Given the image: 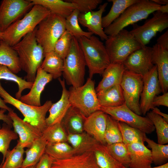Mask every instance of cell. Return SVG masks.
I'll use <instances>...</instances> for the list:
<instances>
[{
  "label": "cell",
  "mask_w": 168,
  "mask_h": 168,
  "mask_svg": "<svg viewBox=\"0 0 168 168\" xmlns=\"http://www.w3.org/2000/svg\"><path fill=\"white\" fill-rule=\"evenodd\" d=\"M12 47L18 55L21 69L26 73V81L34 82L44 58L43 49L36 40L35 30Z\"/></svg>",
  "instance_id": "cell-1"
},
{
  "label": "cell",
  "mask_w": 168,
  "mask_h": 168,
  "mask_svg": "<svg viewBox=\"0 0 168 168\" xmlns=\"http://www.w3.org/2000/svg\"><path fill=\"white\" fill-rule=\"evenodd\" d=\"M51 13L45 7L34 5L24 16L2 32V40L12 47L27 34L34 31L39 23Z\"/></svg>",
  "instance_id": "cell-2"
},
{
  "label": "cell",
  "mask_w": 168,
  "mask_h": 168,
  "mask_svg": "<svg viewBox=\"0 0 168 168\" xmlns=\"http://www.w3.org/2000/svg\"><path fill=\"white\" fill-rule=\"evenodd\" d=\"M77 39L88 69L89 77L92 78L96 74H102L110 63L105 45L93 35L89 38L84 36Z\"/></svg>",
  "instance_id": "cell-3"
},
{
  "label": "cell",
  "mask_w": 168,
  "mask_h": 168,
  "mask_svg": "<svg viewBox=\"0 0 168 168\" xmlns=\"http://www.w3.org/2000/svg\"><path fill=\"white\" fill-rule=\"evenodd\" d=\"M160 5L152 0H139L128 7L124 12L104 31L108 36L116 35L125 27L146 19L151 13L158 10Z\"/></svg>",
  "instance_id": "cell-4"
},
{
  "label": "cell",
  "mask_w": 168,
  "mask_h": 168,
  "mask_svg": "<svg viewBox=\"0 0 168 168\" xmlns=\"http://www.w3.org/2000/svg\"><path fill=\"white\" fill-rule=\"evenodd\" d=\"M86 66L78 39L73 36L69 50L63 60L62 75L67 84L74 87L83 85L85 81Z\"/></svg>",
  "instance_id": "cell-5"
},
{
  "label": "cell",
  "mask_w": 168,
  "mask_h": 168,
  "mask_svg": "<svg viewBox=\"0 0 168 168\" xmlns=\"http://www.w3.org/2000/svg\"><path fill=\"white\" fill-rule=\"evenodd\" d=\"M65 21V18L50 13L35 29L36 40L43 48L44 55L54 51L56 42L66 30Z\"/></svg>",
  "instance_id": "cell-6"
},
{
  "label": "cell",
  "mask_w": 168,
  "mask_h": 168,
  "mask_svg": "<svg viewBox=\"0 0 168 168\" xmlns=\"http://www.w3.org/2000/svg\"><path fill=\"white\" fill-rule=\"evenodd\" d=\"M0 96L6 103L9 104L17 109L24 117L23 120L32 125L40 132H42L47 127L46 116L53 104L47 100L40 106H35L25 104L14 98L2 87L0 82Z\"/></svg>",
  "instance_id": "cell-7"
},
{
  "label": "cell",
  "mask_w": 168,
  "mask_h": 168,
  "mask_svg": "<svg viewBox=\"0 0 168 168\" xmlns=\"http://www.w3.org/2000/svg\"><path fill=\"white\" fill-rule=\"evenodd\" d=\"M105 46L110 63H123L130 54L142 46L130 31L124 29L115 35L108 36Z\"/></svg>",
  "instance_id": "cell-8"
},
{
  "label": "cell",
  "mask_w": 168,
  "mask_h": 168,
  "mask_svg": "<svg viewBox=\"0 0 168 168\" xmlns=\"http://www.w3.org/2000/svg\"><path fill=\"white\" fill-rule=\"evenodd\" d=\"M95 87L94 81L88 77L82 86L77 87L71 86L69 90L71 106L77 109L86 117L100 110L101 106Z\"/></svg>",
  "instance_id": "cell-9"
},
{
  "label": "cell",
  "mask_w": 168,
  "mask_h": 168,
  "mask_svg": "<svg viewBox=\"0 0 168 168\" xmlns=\"http://www.w3.org/2000/svg\"><path fill=\"white\" fill-rule=\"evenodd\" d=\"M120 85L126 105L136 114L141 115L140 99L143 86V76L126 69Z\"/></svg>",
  "instance_id": "cell-10"
},
{
  "label": "cell",
  "mask_w": 168,
  "mask_h": 168,
  "mask_svg": "<svg viewBox=\"0 0 168 168\" xmlns=\"http://www.w3.org/2000/svg\"><path fill=\"white\" fill-rule=\"evenodd\" d=\"M100 110L115 120L137 128L146 134H150L155 129L153 124L148 118L136 114L130 110L125 103L115 107L101 106Z\"/></svg>",
  "instance_id": "cell-11"
},
{
  "label": "cell",
  "mask_w": 168,
  "mask_h": 168,
  "mask_svg": "<svg viewBox=\"0 0 168 168\" xmlns=\"http://www.w3.org/2000/svg\"><path fill=\"white\" fill-rule=\"evenodd\" d=\"M152 13L153 16L147 19L143 25L135 26L130 31L142 46L146 45L158 32L168 27V14L158 10Z\"/></svg>",
  "instance_id": "cell-12"
},
{
  "label": "cell",
  "mask_w": 168,
  "mask_h": 168,
  "mask_svg": "<svg viewBox=\"0 0 168 168\" xmlns=\"http://www.w3.org/2000/svg\"><path fill=\"white\" fill-rule=\"evenodd\" d=\"M30 0H3L0 3V29L3 32L21 19L34 6Z\"/></svg>",
  "instance_id": "cell-13"
},
{
  "label": "cell",
  "mask_w": 168,
  "mask_h": 168,
  "mask_svg": "<svg viewBox=\"0 0 168 168\" xmlns=\"http://www.w3.org/2000/svg\"><path fill=\"white\" fill-rule=\"evenodd\" d=\"M161 92L158 80L157 67L154 65L143 76V86L140 100L142 114L144 115L152 109V101L154 97Z\"/></svg>",
  "instance_id": "cell-14"
},
{
  "label": "cell",
  "mask_w": 168,
  "mask_h": 168,
  "mask_svg": "<svg viewBox=\"0 0 168 168\" xmlns=\"http://www.w3.org/2000/svg\"><path fill=\"white\" fill-rule=\"evenodd\" d=\"M152 52V48L146 45L133 52L123 63L126 69L143 76L154 65Z\"/></svg>",
  "instance_id": "cell-15"
},
{
  "label": "cell",
  "mask_w": 168,
  "mask_h": 168,
  "mask_svg": "<svg viewBox=\"0 0 168 168\" xmlns=\"http://www.w3.org/2000/svg\"><path fill=\"white\" fill-rule=\"evenodd\" d=\"M7 114L12 120L14 131L19 137L17 145L24 148H29L34 142L42 136V132L21 119L13 110Z\"/></svg>",
  "instance_id": "cell-16"
},
{
  "label": "cell",
  "mask_w": 168,
  "mask_h": 168,
  "mask_svg": "<svg viewBox=\"0 0 168 168\" xmlns=\"http://www.w3.org/2000/svg\"><path fill=\"white\" fill-rule=\"evenodd\" d=\"M108 3L105 2L100 5L98 10L80 13L78 16L79 23L87 27L89 32L98 36L102 40H106L108 38L102 26V15Z\"/></svg>",
  "instance_id": "cell-17"
},
{
  "label": "cell",
  "mask_w": 168,
  "mask_h": 168,
  "mask_svg": "<svg viewBox=\"0 0 168 168\" xmlns=\"http://www.w3.org/2000/svg\"><path fill=\"white\" fill-rule=\"evenodd\" d=\"M108 114L101 110L97 111L86 117L83 130L100 143L106 145L104 138Z\"/></svg>",
  "instance_id": "cell-18"
},
{
  "label": "cell",
  "mask_w": 168,
  "mask_h": 168,
  "mask_svg": "<svg viewBox=\"0 0 168 168\" xmlns=\"http://www.w3.org/2000/svg\"><path fill=\"white\" fill-rule=\"evenodd\" d=\"M53 79L52 75L44 71L40 67L37 70L35 80L30 92L27 94L22 96L19 100L30 105L41 106V94L45 86Z\"/></svg>",
  "instance_id": "cell-19"
},
{
  "label": "cell",
  "mask_w": 168,
  "mask_h": 168,
  "mask_svg": "<svg viewBox=\"0 0 168 168\" xmlns=\"http://www.w3.org/2000/svg\"><path fill=\"white\" fill-rule=\"evenodd\" d=\"M58 79L62 87V95L60 100L53 104L49 110V115L46 119L47 126L61 123L71 106L69 100V91L66 87L65 80H62L60 78Z\"/></svg>",
  "instance_id": "cell-20"
},
{
  "label": "cell",
  "mask_w": 168,
  "mask_h": 168,
  "mask_svg": "<svg viewBox=\"0 0 168 168\" xmlns=\"http://www.w3.org/2000/svg\"><path fill=\"white\" fill-rule=\"evenodd\" d=\"M51 168H100L93 151L75 155L63 159H54Z\"/></svg>",
  "instance_id": "cell-21"
},
{
  "label": "cell",
  "mask_w": 168,
  "mask_h": 168,
  "mask_svg": "<svg viewBox=\"0 0 168 168\" xmlns=\"http://www.w3.org/2000/svg\"><path fill=\"white\" fill-rule=\"evenodd\" d=\"M152 48L153 63L156 66L161 92L164 93L168 90V50L156 44Z\"/></svg>",
  "instance_id": "cell-22"
},
{
  "label": "cell",
  "mask_w": 168,
  "mask_h": 168,
  "mask_svg": "<svg viewBox=\"0 0 168 168\" xmlns=\"http://www.w3.org/2000/svg\"><path fill=\"white\" fill-rule=\"evenodd\" d=\"M130 163L129 168H149L153 163L151 150L144 144L135 142L128 145Z\"/></svg>",
  "instance_id": "cell-23"
},
{
  "label": "cell",
  "mask_w": 168,
  "mask_h": 168,
  "mask_svg": "<svg viewBox=\"0 0 168 168\" xmlns=\"http://www.w3.org/2000/svg\"><path fill=\"white\" fill-rule=\"evenodd\" d=\"M126 69L123 63H111L102 74V78L95 88L96 93L120 85Z\"/></svg>",
  "instance_id": "cell-24"
},
{
  "label": "cell",
  "mask_w": 168,
  "mask_h": 168,
  "mask_svg": "<svg viewBox=\"0 0 168 168\" xmlns=\"http://www.w3.org/2000/svg\"><path fill=\"white\" fill-rule=\"evenodd\" d=\"M67 142L73 148L75 155L93 151L99 143L84 131L79 133H69L67 134Z\"/></svg>",
  "instance_id": "cell-25"
},
{
  "label": "cell",
  "mask_w": 168,
  "mask_h": 168,
  "mask_svg": "<svg viewBox=\"0 0 168 168\" xmlns=\"http://www.w3.org/2000/svg\"><path fill=\"white\" fill-rule=\"evenodd\" d=\"M101 106L115 107L125 103L123 91L120 85H117L96 93Z\"/></svg>",
  "instance_id": "cell-26"
},
{
  "label": "cell",
  "mask_w": 168,
  "mask_h": 168,
  "mask_svg": "<svg viewBox=\"0 0 168 168\" xmlns=\"http://www.w3.org/2000/svg\"><path fill=\"white\" fill-rule=\"evenodd\" d=\"M0 65L16 74L22 69L18 55L13 47L0 40Z\"/></svg>",
  "instance_id": "cell-27"
},
{
  "label": "cell",
  "mask_w": 168,
  "mask_h": 168,
  "mask_svg": "<svg viewBox=\"0 0 168 168\" xmlns=\"http://www.w3.org/2000/svg\"><path fill=\"white\" fill-rule=\"evenodd\" d=\"M34 5L42 6L49 10L51 13L58 15L65 18L77 8L75 4L67 0H30Z\"/></svg>",
  "instance_id": "cell-28"
},
{
  "label": "cell",
  "mask_w": 168,
  "mask_h": 168,
  "mask_svg": "<svg viewBox=\"0 0 168 168\" xmlns=\"http://www.w3.org/2000/svg\"><path fill=\"white\" fill-rule=\"evenodd\" d=\"M47 145L46 141L42 136L34 142L25 151L26 157L21 168H27L36 165L45 153Z\"/></svg>",
  "instance_id": "cell-29"
},
{
  "label": "cell",
  "mask_w": 168,
  "mask_h": 168,
  "mask_svg": "<svg viewBox=\"0 0 168 168\" xmlns=\"http://www.w3.org/2000/svg\"><path fill=\"white\" fill-rule=\"evenodd\" d=\"M40 66L44 71L52 75L53 79L58 78L62 75L63 60L54 51L45 54Z\"/></svg>",
  "instance_id": "cell-30"
},
{
  "label": "cell",
  "mask_w": 168,
  "mask_h": 168,
  "mask_svg": "<svg viewBox=\"0 0 168 168\" xmlns=\"http://www.w3.org/2000/svg\"><path fill=\"white\" fill-rule=\"evenodd\" d=\"M85 117L77 109L72 106L70 107L61 122L64 128H69L71 133L83 132Z\"/></svg>",
  "instance_id": "cell-31"
},
{
  "label": "cell",
  "mask_w": 168,
  "mask_h": 168,
  "mask_svg": "<svg viewBox=\"0 0 168 168\" xmlns=\"http://www.w3.org/2000/svg\"><path fill=\"white\" fill-rule=\"evenodd\" d=\"M139 0H108L112 3L108 13L102 18V26L105 28L117 19L131 5Z\"/></svg>",
  "instance_id": "cell-32"
},
{
  "label": "cell",
  "mask_w": 168,
  "mask_h": 168,
  "mask_svg": "<svg viewBox=\"0 0 168 168\" xmlns=\"http://www.w3.org/2000/svg\"><path fill=\"white\" fill-rule=\"evenodd\" d=\"M93 151L96 163L100 168H120L121 164L112 156L106 145L99 143Z\"/></svg>",
  "instance_id": "cell-33"
},
{
  "label": "cell",
  "mask_w": 168,
  "mask_h": 168,
  "mask_svg": "<svg viewBox=\"0 0 168 168\" xmlns=\"http://www.w3.org/2000/svg\"><path fill=\"white\" fill-rule=\"evenodd\" d=\"M118 125L122 138V142L128 145L135 142L144 144L146 134L127 124L118 121Z\"/></svg>",
  "instance_id": "cell-34"
},
{
  "label": "cell",
  "mask_w": 168,
  "mask_h": 168,
  "mask_svg": "<svg viewBox=\"0 0 168 168\" xmlns=\"http://www.w3.org/2000/svg\"><path fill=\"white\" fill-rule=\"evenodd\" d=\"M45 153L54 159H63L75 155L72 146L67 142L47 144Z\"/></svg>",
  "instance_id": "cell-35"
},
{
  "label": "cell",
  "mask_w": 168,
  "mask_h": 168,
  "mask_svg": "<svg viewBox=\"0 0 168 168\" xmlns=\"http://www.w3.org/2000/svg\"><path fill=\"white\" fill-rule=\"evenodd\" d=\"M3 79L15 82L17 84L18 89L15 95L16 98L19 100L21 94L26 89H30L33 82H29L16 75L7 67L0 65V80Z\"/></svg>",
  "instance_id": "cell-36"
},
{
  "label": "cell",
  "mask_w": 168,
  "mask_h": 168,
  "mask_svg": "<svg viewBox=\"0 0 168 168\" xmlns=\"http://www.w3.org/2000/svg\"><path fill=\"white\" fill-rule=\"evenodd\" d=\"M42 133L47 144L67 142V134L61 123L47 126Z\"/></svg>",
  "instance_id": "cell-37"
},
{
  "label": "cell",
  "mask_w": 168,
  "mask_h": 168,
  "mask_svg": "<svg viewBox=\"0 0 168 168\" xmlns=\"http://www.w3.org/2000/svg\"><path fill=\"white\" fill-rule=\"evenodd\" d=\"M147 116L152 121L156 129L158 143L168 142V124L160 115L152 110L147 113Z\"/></svg>",
  "instance_id": "cell-38"
},
{
  "label": "cell",
  "mask_w": 168,
  "mask_h": 168,
  "mask_svg": "<svg viewBox=\"0 0 168 168\" xmlns=\"http://www.w3.org/2000/svg\"><path fill=\"white\" fill-rule=\"evenodd\" d=\"M80 13L79 11L76 9L65 18L66 30L72 36L77 39L84 36L89 38L93 34L91 32L83 30L80 27L78 21V16Z\"/></svg>",
  "instance_id": "cell-39"
},
{
  "label": "cell",
  "mask_w": 168,
  "mask_h": 168,
  "mask_svg": "<svg viewBox=\"0 0 168 168\" xmlns=\"http://www.w3.org/2000/svg\"><path fill=\"white\" fill-rule=\"evenodd\" d=\"M145 142L152 149L151 154L153 163L156 165L163 164L168 159V145L157 143L147 136Z\"/></svg>",
  "instance_id": "cell-40"
},
{
  "label": "cell",
  "mask_w": 168,
  "mask_h": 168,
  "mask_svg": "<svg viewBox=\"0 0 168 168\" xmlns=\"http://www.w3.org/2000/svg\"><path fill=\"white\" fill-rule=\"evenodd\" d=\"M110 153L119 163L127 168H129L130 158L127 145L123 142L106 145Z\"/></svg>",
  "instance_id": "cell-41"
},
{
  "label": "cell",
  "mask_w": 168,
  "mask_h": 168,
  "mask_svg": "<svg viewBox=\"0 0 168 168\" xmlns=\"http://www.w3.org/2000/svg\"><path fill=\"white\" fill-rule=\"evenodd\" d=\"M24 148L16 146L12 150H9L0 168H21L23 163Z\"/></svg>",
  "instance_id": "cell-42"
},
{
  "label": "cell",
  "mask_w": 168,
  "mask_h": 168,
  "mask_svg": "<svg viewBox=\"0 0 168 168\" xmlns=\"http://www.w3.org/2000/svg\"><path fill=\"white\" fill-rule=\"evenodd\" d=\"M106 145L122 142V138L118 125V121L108 114L104 134Z\"/></svg>",
  "instance_id": "cell-43"
},
{
  "label": "cell",
  "mask_w": 168,
  "mask_h": 168,
  "mask_svg": "<svg viewBox=\"0 0 168 168\" xmlns=\"http://www.w3.org/2000/svg\"><path fill=\"white\" fill-rule=\"evenodd\" d=\"M12 127L4 123L2 126L0 124V152L3 155V162L6 154L9 150L10 144L13 140L17 139V134L11 129Z\"/></svg>",
  "instance_id": "cell-44"
},
{
  "label": "cell",
  "mask_w": 168,
  "mask_h": 168,
  "mask_svg": "<svg viewBox=\"0 0 168 168\" xmlns=\"http://www.w3.org/2000/svg\"><path fill=\"white\" fill-rule=\"evenodd\" d=\"M72 37L68 31L66 30L55 44L54 51L63 60L69 52Z\"/></svg>",
  "instance_id": "cell-45"
},
{
  "label": "cell",
  "mask_w": 168,
  "mask_h": 168,
  "mask_svg": "<svg viewBox=\"0 0 168 168\" xmlns=\"http://www.w3.org/2000/svg\"><path fill=\"white\" fill-rule=\"evenodd\" d=\"M68 1L75 4L80 13H85L96 8L102 2L101 0H68Z\"/></svg>",
  "instance_id": "cell-46"
},
{
  "label": "cell",
  "mask_w": 168,
  "mask_h": 168,
  "mask_svg": "<svg viewBox=\"0 0 168 168\" xmlns=\"http://www.w3.org/2000/svg\"><path fill=\"white\" fill-rule=\"evenodd\" d=\"M54 160L44 153L36 164L35 168H51Z\"/></svg>",
  "instance_id": "cell-47"
},
{
  "label": "cell",
  "mask_w": 168,
  "mask_h": 168,
  "mask_svg": "<svg viewBox=\"0 0 168 168\" xmlns=\"http://www.w3.org/2000/svg\"><path fill=\"white\" fill-rule=\"evenodd\" d=\"M153 107L162 105L168 107V92L163 93L161 96H156L152 101Z\"/></svg>",
  "instance_id": "cell-48"
},
{
  "label": "cell",
  "mask_w": 168,
  "mask_h": 168,
  "mask_svg": "<svg viewBox=\"0 0 168 168\" xmlns=\"http://www.w3.org/2000/svg\"><path fill=\"white\" fill-rule=\"evenodd\" d=\"M156 42V44L168 50V30L158 38Z\"/></svg>",
  "instance_id": "cell-49"
},
{
  "label": "cell",
  "mask_w": 168,
  "mask_h": 168,
  "mask_svg": "<svg viewBox=\"0 0 168 168\" xmlns=\"http://www.w3.org/2000/svg\"><path fill=\"white\" fill-rule=\"evenodd\" d=\"M6 111V110L4 109L0 110V120L3 121L4 123L12 127V121L11 119L8 114H5Z\"/></svg>",
  "instance_id": "cell-50"
},
{
  "label": "cell",
  "mask_w": 168,
  "mask_h": 168,
  "mask_svg": "<svg viewBox=\"0 0 168 168\" xmlns=\"http://www.w3.org/2000/svg\"><path fill=\"white\" fill-rule=\"evenodd\" d=\"M152 110L161 116L167 123H168V115L167 114L161 112L160 110L156 107H153Z\"/></svg>",
  "instance_id": "cell-51"
},
{
  "label": "cell",
  "mask_w": 168,
  "mask_h": 168,
  "mask_svg": "<svg viewBox=\"0 0 168 168\" xmlns=\"http://www.w3.org/2000/svg\"><path fill=\"white\" fill-rule=\"evenodd\" d=\"M0 108L4 109L7 110L8 112L13 110L11 108L8 107L6 105L4 100L0 97Z\"/></svg>",
  "instance_id": "cell-52"
},
{
  "label": "cell",
  "mask_w": 168,
  "mask_h": 168,
  "mask_svg": "<svg viewBox=\"0 0 168 168\" xmlns=\"http://www.w3.org/2000/svg\"><path fill=\"white\" fill-rule=\"evenodd\" d=\"M158 10L162 13L168 14V4L161 6Z\"/></svg>",
  "instance_id": "cell-53"
},
{
  "label": "cell",
  "mask_w": 168,
  "mask_h": 168,
  "mask_svg": "<svg viewBox=\"0 0 168 168\" xmlns=\"http://www.w3.org/2000/svg\"><path fill=\"white\" fill-rule=\"evenodd\" d=\"M156 3L160 5H164L168 4V0H152Z\"/></svg>",
  "instance_id": "cell-54"
},
{
  "label": "cell",
  "mask_w": 168,
  "mask_h": 168,
  "mask_svg": "<svg viewBox=\"0 0 168 168\" xmlns=\"http://www.w3.org/2000/svg\"><path fill=\"white\" fill-rule=\"evenodd\" d=\"M149 168H168V163L166 162L157 167H151Z\"/></svg>",
  "instance_id": "cell-55"
},
{
  "label": "cell",
  "mask_w": 168,
  "mask_h": 168,
  "mask_svg": "<svg viewBox=\"0 0 168 168\" xmlns=\"http://www.w3.org/2000/svg\"><path fill=\"white\" fill-rule=\"evenodd\" d=\"M2 32L0 29V40H2Z\"/></svg>",
  "instance_id": "cell-56"
},
{
  "label": "cell",
  "mask_w": 168,
  "mask_h": 168,
  "mask_svg": "<svg viewBox=\"0 0 168 168\" xmlns=\"http://www.w3.org/2000/svg\"><path fill=\"white\" fill-rule=\"evenodd\" d=\"M35 166H36V165H35V166H32L29 167H28L27 168H35Z\"/></svg>",
  "instance_id": "cell-57"
},
{
  "label": "cell",
  "mask_w": 168,
  "mask_h": 168,
  "mask_svg": "<svg viewBox=\"0 0 168 168\" xmlns=\"http://www.w3.org/2000/svg\"><path fill=\"white\" fill-rule=\"evenodd\" d=\"M120 168H127L125 167L122 165H121Z\"/></svg>",
  "instance_id": "cell-58"
}]
</instances>
